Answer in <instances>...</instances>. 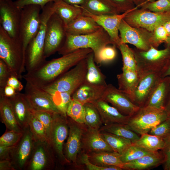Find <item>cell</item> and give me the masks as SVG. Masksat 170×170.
I'll return each instance as SVG.
<instances>
[{
	"mask_svg": "<svg viewBox=\"0 0 170 170\" xmlns=\"http://www.w3.org/2000/svg\"><path fill=\"white\" fill-rule=\"evenodd\" d=\"M93 50L80 49L60 57L46 61L34 70L23 75L22 78L40 88L46 86L86 58Z\"/></svg>",
	"mask_w": 170,
	"mask_h": 170,
	"instance_id": "cell-1",
	"label": "cell"
},
{
	"mask_svg": "<svg viewBox=\"0 0 170 170\" xmlns=\"http://www.w3.org/2000/svg\"><path fill=\"white\" fill-rule=\"evenodd\" d=\"M0 59L10 70L12 75L22 78L25 68V54L18 38L10 37L0 26Z\"/></svg>",
	"mask_w": 170,
	"mask_h": 170,
	"instance_id": "cell-2",
	"label": "cell"
},
{
	"mask_svg": "<svg viewBox=\"0 0 170 170\" xmlns=\"http://www.w3.org/2000/svg\"><path fill=\"white\" fill-rule=\"evenodd\" d=\"M54 11V2L48 3L42 9L39 29L28 45L26 51L25 68L27 72L34 70L46 61L44 49L47 25Z\"/></svg>",
	"mask_w": 170,
	"mask_h": 170,
	"instance_id": "cell-3",
	"label": "cell"
},
{
	"mask_svg": "<svg viewBox=\"0 0 170 170\" xmlns=\"http://www.w3.org/2000/svg\"><path fill=\"white\" fill-rule=\"evenodd\" d=\"M111 44L109 36L101 27L96 31L88 34L73 35L66 34L65 40L58 52L63 55L80 49L90 48L96 56L103 47Z\"/></svg>",
	"mask_w": 170,
	"mask_h": 170,
	"instance_id": "cell-4",
	"label": "cell"
},
{
	"mask_svg": "<svg viewBox=\"0 0 170 170\" xmlns=\"http://www.w3.org/2000/svg\"><path fill=\"white\" fill-rule=\"evenodd\" d=\"M139 76L150 72L162 74L170 63V47L158 50L151 46L148 50L133 49Z\"/></svg>",
	"mask_w": 170,
	"mask_h": 170,
	"instance_id": "cell-5",
	"label": "cell"
},
{
	"mask_svg": "<svg viewBox=\"0 0 170 170\" xmlns=\"http://www.w3.org/2000/svg\"><path fill=\"white\" fill-rule=\"evenodd\" d=\"M87 70L86 58L52 82L40 88L49 94L57 92H65L70 93L72 94L85 81Z\"/></svg>",
	"mask_w": 170,
	"mask_h": 170,
	"instance_id": "cell-6",
	"label": "cell"
},
{
	"mask_svg": "<svg viewBox=\"0 0 170 170\" xmlns=\"http://www.w3.org/2000/svg\"><path fill=\"white\" fill-rule=\"evenodd\" d=\"M168 117L163 109H154L147 107H140L135 114L130 116L127 126L138 134L148 133L154 127Z\"/></svg>",
	"mask_w": 170,
	"mask_h": 170,
	"instance_id": "cell-7",
	"label": "cell"
},
{
	"mask_svg": "<svg viewBox=\"0 0 170 170\" xmlns=\"http://www.w3.org/2000/svg\"><path fill=\"white\" fill-rule=\"evenodd\" d=\"M41 7L35 5L25 6L21 9L19 37L25 53L27 47L37 34L41 24Z\"/></svg>",
	"mask_w": 170,
	"mask_h": 170,
	"instance_id": "cell-8",
	"label": "cell"
},
{
	"mask_svg": "<svg viewBox=\"0 0 170 170\" xmlns=\"http://www.w3.org/2000/svg\"><path fill=\"white\" fill-rule=\"evenodd\" d=\"M66 117L59 113L53 115L48 143L55 156L56 165L57 163L62 166L68 164L64 153V142L69 133Z\"/></svg>",
	"mask_w": 170,
	"mask_h": 170,
	"instance_id": "cell-9",
	"label": "cell"
},
{
	"mask_svg": "<svg viewBox=\"0 0 170 170\" xmlns=\"http://www.w3.org/2000/svg\"><path fill=\"white\" fill-rule=\"evenodd\" d=\"M131 26L152 32L170 20V12H155L141 8L128 13L123 19Z\"/></svg>",
	"mask_w": 170,
	"mask_h": 170,
	"instance_id": "cell-10",
	"label": "cell"
},
{
	"mask_svg": "<svg viewBox=\"0 0 170 170\" xmlns=\"http://www.w3.org/2000/svg\"><path fill=\"white\" fill-rule=\"evenodd\" d=\"M66 36L65 25L54 12L49 19L47 25L44 49L46 58L58 52L63 45Z\"/></svg>",
	"mask_w": 170,
	"mask_h": 170,
	"instance_id": "cell-11",
	"label": "cell"
},
{
	"mask_svg": "<svg viewBox=\"0 0 170 170\" xmlns=\"http://www.w3.org/2000/svg\"><path fill=\"white\" fill-rule=\"evenodd\" d=\"M35 142L28 127L24 130L21 139L10 153V160L16 170H26L32 154Z\"/></svg>",
	"mask_w": 170,
	"mask_h": 170,
	"instance_id": "cell-12",
	"label": "cell"
},
{
	"mask_svg": "<svg viewBox=\"0 0 170 170\" xmlns=\"http://www.w3.org/2000/svg\"><path fill=\"white\" fill-rule=\"evenodd\" d=\"M119 32L120 43H129L142 50H148L151 46L152 32L145 29L131 26L123 19L120 23Z\"/></svg>",
	"mask_w": 170,
	"mask_h": 170,
	"instance_id": "cell-13",
	"label": "cell"
},
{
	"mask_svg": "<svg viewBox=\"0 0 170 170\" xmlns=\"http://www.w3.org/2000/svg\"><path fill=\"white\" fill-rule=\"evenodd\" d=\"M66 119L69 127V133L64 149V156L68 163H77L78 154L81 150L83 134L88 127L85 124L77 123L68 116Z\"/></svg>",
	"mask_w": 170,
	"mask_h": 170,
	"instance_id": "cell-14",
	"label": "cell"
},
{
	"mask_svg": "<svg viewBox=\"0 0 170 170\" xmlns=\"http://www.w3.org/2000/svg\"><path fill=\"white\" fill-rule=\"evenodd\" d=\"M21 9L12 0H0V26L11 37L18 38Z\"/></svg>",
	"mask_w": 170,
	"mask_h": 170,
	"instance_id": "cell-15",
	"label": "cell"
},
{
	"mask_svg": "<svg viewBox=\"0 0 170 170\" xmlns=\"http://www.w3.org/2000/svg\"><path fill=\"white\" fill-rule=\"evenodd\" d=\"M56 166V158L49 143L35 141L26 170H51Z\"/></svg>",
	"mask_w": 170,
	"mask_h": 170,
	"instance_id": "cell-16",
	"label": "cell"
},
{
	"mask_svg": "<svg viewBox=\"0 0 170 170\" xmlns=\"http://www.w3.org/2000/svg\"><path fill=\"white\" fill-rule=\"evenodd\" d=\"M79 6L82 9L83 14L91 17L106 31L113 43V45L116 48L121 42L118 33L119 26L122 20L130 12L140 7L139 6H136L133 9L122 14L113 15H97L90 13Z\"/></svg>",
	"mask_w": 170,
	"mask_h": 170,
	"instance_id": "cell-17",
	"label": "cell"
},
{
	"mask_svg": "<svg viewBox=\"0 0 170 170\" xmlns=\"http://www.w3.org/2000/svg\"><path fill=\"white\" fill-rule=\"evenodd\" d=\"M101 99L110 103L123 114L130 116L136 113L140 108L111 84L107 85Z\"/></svg>",
	"mask_w": 170,
	"mask_h": 170,
	"instance_id": "cell-18",
	"label": "cell"
},
{
	"mask_svg": "<svg viewBox=\"0 0 170 170\" xmlns=\"http://www.w3.org/2000/svg\"><path fill=\"white\" fill-rule=\"evenodd\" d=\"M24 90V94L32 109L60 113L50 96L47 92L27 82Z\"/></svg>",
	"mask_w": 170,
	"mask_h": 170,
	"instance_id": "cell-19",
	"label": "cell"
},
{
	"mask_svg": "<svg viewBox=\"0 0 170 170\" xmlns=\"http://www.w3.org/2000/svg\"><path fill=\"white\" fill-rule=\"evenodd\" d=\"M161 77V74L157 72L149 73L139 76L132 102L140 107L144 106Z\"/></svg>",
	"mask_w": 170,
	"mask_h": 170,
	"instance_id": "cell-20",
	"label": "cell"
},
{
	"mask_svg": "<svg viewBox=\"0 0 170 170\" xmlns=\"http://www.w3.org/2000/svg\"><path fill=\"white\" fill-rule=\"evenodd\" d=\"M81 150L87 154L102 151H114L102 136L99 129L88 127L82 136Z\"/></svg>",
	"mask_w": 170,
	"mask_h": 170,
	"instance_id": "cell-21",
	"label": "cell"
},
{
	"mask_svg": "<svg viewBox=\"0 0 170 170\" xmlns=\"http://www.w3.org/2000/svg\"><path fill=\"white\" fill-rule=\"evenodd\" d=\"M8 98L18 123L24 131L28 127L32 115L28 101L25 94L20 92Z\"/></svg>",
	"mask_w": 170,
	"mask_h": 170,
	"instance_id": "cell-22",
	"label": "cell"
},
{
	"mask_svg": "<svg viewBox=\"0 0 170 170\" xmlns=\"http://www.w3.org/2000/svg\"><path fill=\"white\" fill-rule=\"evenodd\" d=\"M107 85L94 84L85 81L72 94V99L83 105L92 103L101 99Z\"/></svg>",
	"mask_w": 170,
	"mask_h": 170,
	"instance_id": "cell-23",
	"label": "cell"
},
{
	"mask_svg": "<svg viewBox=\"0 0 170 170\" xmlns=\"http://www.w3.org/2000/svg\"><path fill=\"white\" fill-rule=\"evenodd\" d=\"M98 110L104 125L114 123L126 124L130 116L124 115L108 103L100 99L92 103Z\"/></svg>",
	"mask_w": 170,
	"mask_h": 170,
	"instance_id": "cell-24",
	"label": "cell"
},
{
	"mask_svg": "<svg viewBox=\"0 0 170 170\" xmlns=\"http://www.w3.org/2000/svg\"><path fill=\"white\" fill-rule=\"evenodd\" d=\"M170 85V76L162 77L144 106L164 109Z\"/></svg>",
	"mask_w": 170,
	"mask_h": 170,
	"instance_id": "cell-25",
	"label": "cell"
},
{
	"mask_svg": "<svg viewBox=\"0 0 170 170\" xmlns=\"http://www.w3.org/2000/svg\"><path fill=\"white\" fill-rule=\"evenodd\" d=\"M100 27L93 18L83 14L65 26L66 34L73 35L90 34Z\"/></svg>",
	"mask_w": 170,
	"mask_h": 170,
	"instance_id": "cell-26",
	"label": "cell"
},
{
	"mask_svg": "<svg viewBox=\"0 0 170 170\" xmlns=\"http://www.w3.org/2000/svg\"><path fill=\"white\" fill-rule=\"evenodd\" d=\"M164 157L161 151H157L136 160L124 163L123 169L128 170L148 169L163 164Z\"/></svg>",
	"mask_w": 170,
	"mask_h": 170,
	"instance_id": "cell-27",
	"label": "cell"
},
{
	"mask_svg": "<svg viewBox=\"0 0 170 170\" xmlns=\"http://www.w3.org/2000/svg\"><path fill=\"white\" fill-rule=\"evenodd\" d=\"M80 6L90 13L97 15H113L122 13L111 0H85Z\"/></svg>",
	"mask_w": 170,
	"mask_h": 170,
	"instance_id": "cell-28",
	"label": "cell"
},
{
	"mask_svg": "<svg viewBox=\"0 0 170 170\" xmlns=\"http://www.w3.org/2000/svg\"><path fill=\"white\" fill-rule=\"evenodd\" d=\"M118 89L132 102L133 94L139 81L137 71L122 68V72L117 75Z\"/></svg>",
	"mask_w": 170,
	"mask_h": 170,
	"instance_id": "cell-29",
	"label": "cell"
},
{
	"mask_svg": "<svg viewBox=\"0 0 170 170\" xmlns=\"http://www.w3.org/2000/svg\"><path fill=\"white\" fill-rule=\"evenodd\" d=\"M0 116L6 130L24 131L18 123L9 98L2 94H0Z\"/></svg>",
	"mask_w": 170,
	"mask_h": 170,
	"instance_id": "cell-30",
	"label": "cell"
},
{
	"mask_svg": "<svg viewBox=\"0 0 170 170\" xmlns=\"http://www.w3.org/2000/svg\"><path fill=\"white\" fill-rule=\"evenodd\" d=\"M90 161L96 165L108 167L116 166L122 169L124 163L120 159L121 155L115 151H102L88 154Z\"/></svg>",
	"mask_w": 170,
	"mask_h": 170,
	"instance_id": "cell-31",
	"label": "cell"
},
{
	"mask_svg": "<svg viewBox=\"0 0 170 170\" xmlns=\"http://www.w3.org/2000/svg\"><path fill=\"white\" fill-rule=\"evenodd\" d=\"M55 13L63 22L65 26L82 14V10L79 5L68 4L62 0L54 2Z\"/></svg>",
	"mask_w": 170,
	"mask_h": 170,
	"instance_id": "cell-32",
	"label": "cell"
},
{
	"mask_svg": "<svg viewBox=\"0 0 170 170\" xmlns=\"http://www.w3.org/2000/svg\"><path fill=\"white\" fill-rule=\"evenodd\" d=\"M100 131L110 133L129 139L132 143L139 138L138 134L129 129L126 124L114 123L103 125Z\"/></svg>",
	"mask_w": 170,
	"mask_h": 170,
	"instance_id": "cell-33",
	"label": "cell"
},
{
	"mask_svg": "<svg viewBox=\"0 0 170 170\" xmlns=\"http://www.w3.org/2000/svg\"><path fill=\"white\" fill-rule=\"evenodd\" d=\"M86 59L87 70L85 81L92 84L107 85L105 76L95 64L93 52L90 53Z\"/></svg>",
	"mask_w": 170,
	"mask_h": 170,
	"instance_id": "cell-34",
	"label": "cell"
},
{
	"mask_svg": "<svg viewBox=\"0 0 170 170\" xmlns=\"http://www.w3.org/2000/svg\"><path fill=\"white\" fill-rule=\"evenodd\" d=\"M139 139L132 144L136 145L152 152L158 151L164 147V137L148 133L141 135Z\"/></svg>",
	"mask_w": 170,
	"mask_h": 170,
	"instance_id": "cell-35",
	"label": "cell"
},
{
	"mask_svg": "<svg viewBox=\"0 0 170 170\" xmlns=\"http://www.w3.org/2000/svg\"><path fill=\"white\" fill-rule=\"evenodd\" d=\"M102 136L114 151L120 155L132 144L129 139L110 133L100 132Z\"/></svg>",
	"mask_w": 170,
	"mask_h": 170,
	"instance_id": "cell-36",
	"label": "cell"
},
{
	"mask_svg": "<svg viewBox=\"0 0 170 170\" xmlns=\"http://www.w3.org/2000/svg\"><path fill=\"white\" fill-rule=\"evenodd\" d=\"M85 109V123L88 128L99 129L103 125L99 113L92 103L84 105Z\"/></svg>",
	"mask_w": 170,
	"mask_h": 170,
	"instance_id": "cell-37",
	"label": "cell"
},
{
	"mask_svg": "<svg viewBox=\"0 0 170 170\" xmlns=\"http://www.w3.org/2000/svg\"><path fill=\"white\" fill-rule=\"evenodd\" d=\"M121 54L122 68L137 71V66L133 49L125 43H120L117 47Z\"/></svg>",
	"mask_w": 170,
	"mask_h": 170,
	"instance_id": "cell-38",
	"label": "cell"
},
{
	"mask_svg": "<svg viewBox=\"0 0 170 170\" xmlns=\"http://www.w3.org/2000/svg\"><path fill=\"white\" fill-rule=\"evenodd\" d=\"M28 126L35 142L48 143V138L45 128L33 115L29 121Z\"/></svg>",
	"mask_w": 170,
	"mask_h": 170,
	"instance_id": "cell-39",
	"label": "cell"
},
{
	"mask_svg": "<svg viewBox=\"0 0 170 170\" xmlns=\"http://www.w3.org/2000/svg\"><path fill=\"white\" fill-rule=\"evenodd\" d=\"M154 152L132 144L121 155L120 159L123 163L128 162Z\"/></svg>",
	"mask_w": 170,
	"mask_h": 170,
	"instance_id": "cell-40",
	"label": "cell"
},
{
	"mask_svg": "<svg viewBox=\"0 0 170 170\" xmlns=\"http://www.w3.org/2000/svg\"><path fill=\"white\" fill-rule=\"evenodd\" d=\"M49 95L59 113L67 116V110L72 99V94L70 93L65 92H57Z\"/></svg>",
	"mask_w": 170,
	"mask_h": 170,
	"instance_id": "cell-41",
	"label": "cell"
},
{
	"mask_svg": "<svg viewBox=\"0 0 170 170\" xmlns=\"http://www.w3.org/2000/svg\"><path fill=\"white\" fill-rule=\"evenodd\" d=\"M66 115L76 122L85 123V109L84 105L72 99L68 106Z\"/></svg>",
	"mask_w": 170,
	"mask_h": 170,
	"instance_id": "cell-42",
	"label": "cell"
},
{
	"mask_svg": "<svg viewBox=\"0 0 170 170\" xmlns=\"http://www.w3.org/2000/svg\"><path fill=\"white\" fill-rule=\"evenodd\" d=\"M116 48L113 45H107L102 48L97 54L94 56L95 62L97 64L101 65L113 61L117 55Z\"/></svg>",
	"mask_w": 170,
	"mask_h": 170,
	"instance_id": "cell-43",
	"label": "cell"
},
{
	"mask_svg": "<svg viewBox=\"0 0 170 170\" xmlns=\"http://www.w3.org/2000/svg\"><path fill=\"white\" fill-rule=\"evenodd\" d=\"M24 132L6 130L5 132L0 137V145L14 146L16 145L21 139Z\"/></svg>",
	"mask_w": 170,
	"mask_h": 170,
	"instance_id": "cell-44",
	"label": "cell"
},
{
	"mask_svg": "<svg viewBox=\"0 0 170 170\" xmlns=\"http://www.w3.org/2000/svg\"><path fill=\"white\" fill-rule=\"evenodd\" d=\"M31 111L32 115L37 118L44 126L49 140L50 130L53 122V115L54 113L43 110H36L32 109Z\"/></svg>",
	"mask_w": 170,
	"mask_h": 170,
	"instance_id": "cell-45",
	"label": "cell"
},
{
	"mask_svg": "<svg viewBox=\"0 0 170 170\" xmlns=\"http://www.w3.org/2000/svg\"><path fill=\"white\" fill-rule=\"evenodd\" d=\"M141 8L155 12H170V0H157L148 2Z\"/></svg>",
	"mask_w": 170,
	"mask_h": 170,
	"instance_id": "cell-46",
	"label": "cell"
},
{
	"mask_svg": "<svg viewBox=\"0 0 170 170\" xmlns=\"http://www.w3.org/2000/svg\"><path fill=\"white\" fill-rule=\"evenodd\" d=\"M152 32L151 46L157 48L162 43L166 42L168 35L162 25L157 27Z\"/></svg>",
	"mask_w": 170,
	"mask_h": 170,
	"instance_id": "cell-47",
	"label": "cell"
},
{
	"mask_svg": "<svg viewBox=\"0 0 170 170\" xmlns=\"http://www.w3.org/2000/svg\"><path fill=\"white\" fill-rule=\"evenodd\" d=\"M151 134L162 137L170 135V116L153 127L148 133Z\"/></svg>",
	"mask_w": 170,
	"mask_h": 170,
	"instance_id": "cell-48",
	"label": "cell"
},
{
	"mask_svg": "<svg viewBox=\"0 0 170 170\" xmlns=\"http://www.w3.org/2000/svg\"><path fill=\"white\" fill-rule=\"evenodd\" d=\"M81 162L89 170H122V169L118 167L111 166L108 167L99 166L92 163L89 161L88 154L82 152L80 157Z\"/></svg>",
	"mask_w": 170,
	"mask_h": 170,
	"instance_id": "cell-49",
	"label": "cell"
},
{
	"mask_svg": "<svg viewBox=\"0 0 170 170\" xmlns=\"http://www.w3.org/2000/svg\"><path fill=\"white\" fill-rule=\"evenodd\" d=\"M12 75L11 71L5 63L0 59V90L7 85L9 78Z\"/></svg>",
	"mask_w": 170,
	"mask_h": 170,
	"instance_id": "cell-50",
	"label": "cell"
},
{
	"mask_svg": "<svg viewBox=\"0 0 170 170\" xmlns=\"http://www.w3.org/2000/svg\"><path fill=\"white\" fill-rule=\"evenodd\" d=\"M164 138L165 145L162 150L164 157V162L162 164L163 169L164 170H170V135Z\"/></svg>",
	"mask_w": 170,
	"mask_h": 170,
	"instance_id": "cell-51",
	"label": "cell"
},
{
	"mask_svg": "<svg viewBox=\"0 0 170 170\" xmlns=\"http://www.w3.org/2000/svg\"><path fill=\"white\" fill-rule=\"evenodd\" d=\"M58 0H16L14 2L20 8L29 5H35L40 6L42 9L48 3L55 2Z\"/></svg>",
	"mask_w": 170,
	"mask_h": 170,
	"instance_id": "cell-52",
	"label": "cell"
},
{
	"mask_svg": "<svg viewBox=\"0 0 170 170\" xmlns=\"http://www.w3.org/2000/svg\"><path fill=\"white\" fill-rule=\"evenodd\" d=\"M118 7L122 13L125 12L134 8L132 0H111Z\"/></svg>",
	"mask_w": 170,
	"mask_h": 170,
	"instance_id": "cell-53",
	"label": "cell"
},
{
	"mask_svg": "<svg viewBox=\"0 0 170 170\" xmlns=\"http://www.w3.org/2000/svg\"><path fill=\"white\" fill-rule=\"evenodd\" d=\"M7 85L11 87L16 92H20L24 88V86L19 79L13 76H11L9 78Z\"/></svg>",
	"mask_w": 170,
	"mask_h": 170,
	"instance_id": "cell-54",
	"label": "cell"
},
{
	"mask_svg": "<svg viewBox=\"0 0 170 170\" xmlns=\"http://www.w3.org/2000/svg\"><path fill=\"white\" fill-rule=\"evenodd\" d=\"M14 146L0 145V160H10V153Z\"/></svg>",
	"mask_w": 170,
	"mask_h": 170,
	"instance_id": "cell-55",
	"label": "cell"
},
{
	"mask_svg": "<svg viewBox=\"0 0 170 170\" xmlns=\"http://www.w3.org/2000/svg\"><path fill=\"white\" fill-rule=\"evenodd\" d=\"M0 170H16L9 160H0Z\"/></svg>",
	"mask_w": 170,
	"mask_h": 170,
	"instance_id": "cell-56",
	"label": "cell"
},
{
	"mask_svg": "<svg viewBox=\"0 0 170 170\" xmlns=\"http://www.w3.org/2000/svg\"><path fill=\"white\" fill-rule=\"evenodd\" d=\"M16 92L14 88L8 85H6L3 90H0V94L8 98L14 95Z\"/></svg>",
	"mask_w": 170,
	"mask_h": 170,
	"instance_id": "cell-57",
	"label": "cell"
},
{
	"mask_svg": "<svg viewBox=\"0 0 170 170\" xmlns=\"http://www.w3.org/2000/svg\"><path fill=\"white\" fill-rule=\"evenodd\" d=\"M164 110L168 116H170V85L167 100L164 107Z\"/></svg>",
	"mask_w": 170,
	"mask_h": 170,
	"instance_id": "cell-58",
	"label": "cell"
},
{
	"mask_svg": "<svg viewBox=\"0 0 170 170\" xmlns=\"http://www.w3.org/2000/svg\"><path fill=\"white\" fill-rule=\"evenodd\" d=\"M65 2L73 5H82L85 0H62Z\"/></svg>",
	"mask_w": 170,
	"mask_h": 170,
	"instance_id": "cell-59",
	"label": "cell"
},
{
	"mask_svg": "<svg viewBox=\"0 0 170 170\" xmlns=\"http://www.w3.org/2000/svg\"><path fill=\"white\" fill-rule=\"evenodd\" d=\"M152 0H132L134 4L136 6L139 5L140 7L146 3Z\"/></svg>",
	"mask_w": 170,
	"mask_h": 170,
	"instance_id": "cell-60",
	"label": "cell"
},
{
	"mask_svg": "<svg viewBox=\"0 0 170 170\" xmlns=\"http://www.w3.org/2000/svg\"><path fill=\"white\" fill-rule=\"evenodd\" d=\"M162 25L169 36H170V20L164 23Z\"/></svg>",
	"mask_w": 170,
	"mask_h": 170,
	"instance_id": "cell-61",
	"label": "cell"
},
{
	"mask_svg": "<svg viewBox=\"0 0 170 170\" xmlns=\"http://www.w3.org/2000/svg\"><path fill=\"white\" fill-rule=\"evenodd\" d=\"M170 76V63L166 69L162 74V77Z\"/></svg>",
	"mask_w": 170,
	"mask_h": 170,
	"instance_id": "cell-62",
	"label": "cell"
},
{
	"mask_svg": "<svg viewBox=\"0 0 170 170\" xmlns=\"http://www.w3.org/2000/svg\"><path fill=\"white\" fill-rule=\"evenodd\" d=\"M165 46H169L170 47V36L168 37L165 43Z\"/></svg>",
	"mask_w": 170,
	"mask_h": 170,
	"instance_id": "cell-63",
	"label": "cell"
},
{
	"mask_svg": "<svg viewBox=\"0 0 170 170\" xmlns=\"http://www.w3.org/2000/svg\"></svg>",
	"mask_w": 170,
	"mask_h": 170,
	"instance_id": "cell-64",
	"label": "cell"
}]
</instances>
